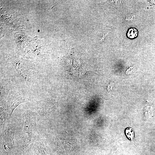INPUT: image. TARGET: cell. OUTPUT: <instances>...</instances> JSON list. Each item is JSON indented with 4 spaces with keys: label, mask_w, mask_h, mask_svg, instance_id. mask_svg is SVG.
Returning a JSON list of instances; mask_svg holds the SVG:
<instances>
[{
    "label": "cell",
    "mask_w": 155,
    "mask_h": 155,
    "mask_svg": "<svg viewBox=\"0 0 155 155\" xmlns=\"http://www.w3.org/2000/svg\"><path fill=\"white\" fill-rule=\"evenodd\" d=\"M25 102L18 92L13 90L2 93L1 103V126L4 127L8 119H10L14 110L19 104Z\"/></svg>",
    "instance_id": "1"
},
{
    "label": "cell",
    "mask_w": 155,
    "mask_h": 155,
    "mask_svg": "<svg viewBox=\"0 0 155 155\" xmlns=\"http://www.w3.org/2000/svg\"><path fill=\"white\" fill-rule=\"evenodd\" d=\"M25 125L23 133L22 145L23 150H26L40 139L39 133L36 124V115L30 110L25 115Z\"/></svg>",
    "instance_id": "2"
},
{
    "label": "cell",
    "mask_w": 155,
    "mask_h": 155,
    "mask_svg": "<svg viewBox=\"0 0 155 155\" xmlns=\"http://www.w3.org/2000/svg\"><path fill=\"white\" fill-rule=\"evenodd\" d=\"M15 130L9 126L1 134L2 155H8L14 145Z\"/></svg>",
    "instance_id": "3"
},
{
    "label": "cell",
    "mask_w": 155,
    "mask_h": 155,
    "mask_svg": "<svg viewBox=\"0 0 155 155\" xmlns=\"http://www.w3.org/2000/svg\"><path fill=\"white\" fill-rule=\"evenodd\" d=\"M54 103L52 100L48 99L38 101L37 108L38 114L43 117L49 115L55 109Z\"/></svg>",
    "instance_id": "4"
},
{
    "label": "cell",
    "mask_w": 155,
    "mask_h": 155,
    "mask_svg": "<svg viewBox=\"0 0 155 155\" xmlns=\"http://www.w3.org/2000/svg\"><path fill=\"white\" fill-rule=\"evenodd\" d=\"M34 147L37 155H46V148L42 142L38 139L34 143Z\"/></svg>",
    "instance_id": "5"
},
{
    "label": "cell",
    "mask_w": 155,
    "mask_h": 155,
    "mask_svg": "<svg viewBox=\"0 0 155 155\" xmlns=\"http://www.w3.org/2000/svg\"><path fill=\"white\" fill-rule=\"evenodd\" d=\"M125 133L128 139L133 142L135 138V133L132 128H128L125 130Z\"/></svg>",
    "instance_id": "6"
},
{
    "label": "cell",
    "mask_w": 155,
    "mask_h": 155,
    "mask_svg": "<svg viewBox=\"0 0 155 155\" xmlns=\"http://www.w3.org/2000/svg\"><path fill=\"white\" fill-rule=\"evenodd\" d=\"M138 33V32L136 29L131 28L128 31V37L131 38H133L137 36Z\"/></svg>",
    "instance_id": "7"
},
{
    "label": "cell",
    "mask_w": 155,
    "mask_h": 155,
    "mask_svg": "<svg viewBox=\"0 0 155 155\" xmlns=\"http://www.w3.org/2000/svg\"><path fill=\"white\" fill-rule=\"evenodd\" d=\"M114 86V83H112V84L110 83V85H109L108 86H107V89L108 91L109 92L110 91L112 90V88Z\"/></svg>",
    "instance_id": "8"
},
{
    "label": "cell",
    "mask_w": 155,
    "mask_h": 155,
    "mask_svg": "<svg viewBox=\"0 0 155 155\" xmlns=\"http://www.w3.org/2000/svg\"><path fill=\"white\" fill-rule=\"evenodd\" d=\"M133 70V67H130L129 68L126 70V74L127 75H129V74L131 73L132 71Z\"/></svg>",
    "instance_id": "9"
},
{
    "label": "cell",
    "mask_w": 155,
    "mask_h": 155,
    "mask_svg": "<svg viewBox=\"0 0 155 155\" xmlns=\"http://www.w3.org/2000/svg\"><path fill=\"white\" fill-rule=\"evenodd\" d=\"M64 132H65V133H66L67 134H68V135H70V134H68L67 131H64Z\"/></svg>",
    "instance_id": "10"
}]
</instances>
